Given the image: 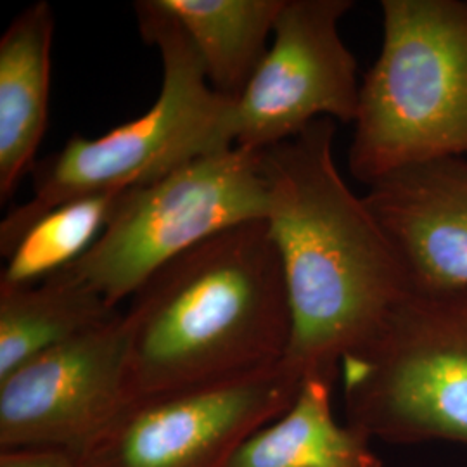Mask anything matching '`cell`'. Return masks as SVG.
<instances>
[{"label": "cell", "mask_w": 467, "mask_h": 467, "mask_svg": "<svg viewBox=\"0 0 467 467\" xmlns=\"http://www.w3.org/2000/svg\"><path fill=\"white\" fill-rule=\"evenodd\" d=\"M336 121L318 119L264 150L267 223L281 254L291 337L283 366L301 384L336 381L410 291L400 258L334 160Z\"/></svg>", "instance_id": "cell-1"}, {"label": "cell", "mask_w": 467, "mask_h": 467, "mask_svg": "<svg viewBox=\"0 0 467 467\" xmlns=\"http://www.w3.org/2000/svg\"><path fill=\"white\" fill-rule=\"evenodd\" d=\"M132 298L123 403L283 364L291 310L267 220L206 239L150 275Z\"/></svg>", "instance_id": "cell-2"}, {"label": "cell", "mask_w": 467, "mask_h": 467, "mask_svg": "<svg viewBox=\"0 0 467 467\" xmlns=\"http://www.w3.org/2000/svg\"><path fill=\"white\" fill-rule=\"evenodd\" d=\"M139 30L161 57L163 78L150 109L100 137L73 135L36 163L34 194L0 223L5 256L36 218L67 201L150 184L177 168L234 148V100L208 82L184 30L156 0L135 2Z\"/></svg>", "instance_id": "cell-3"}, {"label": "cell", "mask_w": 467, "mask_h": 467, "mask_svg": "<svg viewBox=\"0 0 467 467\" xmlns=\"http://www.w3.org/2000/svg\"><path fill=\"white\" fill-rule=\"evenodd\" d=\"M381 15L348 152L351 175L368 187L401 168L467 156V0H383Z\"/></svg>", "instance_id": "cell-4"}, {"label": "cell", "mask_w": 467, "mask_h": 467, "mask_svg": "<svg viewBox=\"0 0 467 467\" xmlns=\"http://www.w3.org/2000/svg\"><path fill=\"white\" fill-rule=\"evenodd\" d=\"M339 379L347 422L370 440L467 447V287L412 289Z\"/></svg>", "instance_id": "cell-5"}, {"label": "cell", "mask_w": 467, "mask_h": 467, "mask_svg": "<svg viewBox=\"0 0 467 467\" xmlns=\"http://www.w3.org/2000/svg\"><path fill=\"white\" fill-rule=\"evenodd\" d=\"M268 213L264 150L234 146L123 191L104 233L67 270L117 308L177 256Z\"/></svg>", "instance_id": "cell-6"}, {"label": "cell", "mask_w": 467, "mask_h": 467, "mask_svg": "<svg viewBox=\"0 0 467 467\" xmlns=\"http://www.w3.org/2000/svg\"><path fill=\"white\" fill-rule=\"evenodd\" d=\"M301 383L283 364L222 383L127 401L82 451V467H229L281 418Z\"/></svg>", "instance_id": "cell-7"}, {"label": "cell", "mask_w": 467, "mask_h": 467, "mask_svg": "<svg viewBox=\"0 0 467 467\" xmlns=\"http://www.w3.org/2000/svg\"><path fill=\"white\" fill-rule=\"evenodd\" d=\"M351 0H284L262 65L234 100V146L267 150L318 119L353 123L358 65L339 34Z\"/></svg>", "instance_id": "cell-8"}, {"label": "cell", "mask_w": 467, "mask_h": 467, "mask_svg": "<svg viewBox=\"0 0 467 467\" xmlns=\"http://www.w3.org/2000/svg\"><path fill=\"white\" fill-rule=\"evenodd\" d=\"M125 353L118 312L0 379V451H82L123 405Z\"/></svg>", "instance_id": "cell-9"}, {"label": "cell", "mask_w": 467, "mask_h": 467, "mask_svg": "<svg viewBox=\"0 0 467 467\" xmlns=\"http://www.w3.org/2000/svg\"><path fill=\"white\" fill-rule=\"evenodd\" d=\"M364 200L414 291L467 287V156L401 168Z\"/></svg>", "instance_id": "cell-10"}, {"label": "cell", "mask_w": 467, "mask_h": 467, "mask_svg": "<svg viewBox=\"0 0 467 467\" xmlns=\"http://www.w3.org/2000/svg\"><path fill=\"white\" fill-rule=\"evenodd\" d=\"M54 15L49 2L25 7L0 38V200H9L26 173L49 119Z\"/></svg>", "instance_id": "cell-11"}, {"label": "cell", "mask_w": 467, "mask_h": 467, "mask_svg": "<svg viewBox=\"0 0 467 467\" xmlns=\"http://www.w3.org/2000/svg\"><path fill=\"white\" fill-rule=\"evenodd\" d=\"M333 384L305 379L293 405L251 434L229 467H383L368 434L334 418Z\"/></svg>", "instance_id": "cell-12"}, {"label": "cell", "mask_w": 467, "mask_h": 467, "mask_svg": "<svg viewBox=\"0 0 467 467\" xmlns=\"http://www.w3.org/2000/svg\"><path fill=\"white\" fill-rule=\"evenodd\" d=\"M191 40L208 82L237 100L267 56L284 0H156Z\"/></svg>", "instance_id": "cell-13"}, {"label": "cell", "mask_w": 467, "mask_h": 467, "mask_svg": "<svg viewBox=\"0 0 467 467\" xmlns=\"http://www.w3.org/2000/svg\"><path fill=\"white\" fill-rule=\"evenodd\" d=\"M117 314L67 268L30 285H0V379Z\"/></svg>", "instance_id": "cell-14"}, {"label": "cell", "mask_w": 467, "mask_h": 467, "mask_svg": "<svg viewBox=\"0 0 467 467\" xmlns=\"http://www.w3.org/2000/svg\"><path fill=\"white\" fill-rule=\"evenodd\" d=\"M121 192L67 201L36 218L4 256L0 285L40 283L78 262L104 233Z\"/></svg>", "instance_id": "cell-15"}, {"label": "cell", "mask_w": 467, "mask_h": 467, "mask_svg": "<svg viewBox=\"0 0 467 467\" xmlns=\"http://www.w3.org/2000/svg\"><path fill=\"white\" fill-rule=\"evenodd\" d=\"M0 467H82L78 455L56 449L0 451Z\"/></svg>", "instance_id": "cell-16"}]
</instances>
